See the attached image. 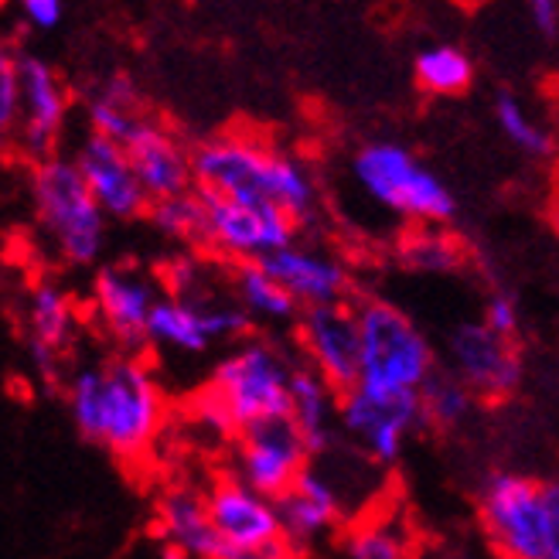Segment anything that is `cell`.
<instances>
[{
  "label": "cell",
  "instance_id": "obj_4",
  "mask_svg": "<svg viewBox=\"0 0 559 559\" xmlns=\"http://www.w3.org/2000/svg\"><path fill=\"white\" fill-rule=\"evenodd\" d=\"M478 525L495 559H546L552 552L543 481L491 467L478 481Z\"/></svg>",
  "mask_w": 559,
  "mask_h": 559
},
{
  "label": "cell",
  "instance_id": "obj_38",
  "mask_svg": "<svg viewBox=\"0 0 559 559\" xmlns=\"http://www.w3.org/2000/svg\"><path fill=\"white\" fill-rule=\"evenodd\" d=\"M549 222H552V229L559 236V185L552 188V205H549Z\"/></svg>",
  "mask_w": 559,
  "mask_h": 559
},
{
  "label": "cell",
  "instance_id": "obj_17",
  "mask_svg": "<svg viewBox=\"0 0 559 559\" xmlns=\"http://www.w3.org/2000/svg\"><path fill=\"white\" fill-rule=\"evenodd\" d=\"M79 171L90 181L96 202L103 205L106 215L114 218H133L140 212L151 209V199L144 185H140L130 154L123 151V144L109 140L103 133H93L79 151Z\"/></svg>",
  "mask_w": 559,
  "mask_h": 559
},
{
  "label": "cell",
  "instance_id": "obj_23",
  "mask_svg": "<svg viewBox=\"0 0 559 559\" xmlns=\"http://www.w3.org/2000/svg\"><path fill=\"white\" fill-rule=\"evenodd\" d=\"M334 559H413V539L393 512H361L338 528Z\"/></svg>",
  "mask_w": 559,
  "mask_h": 559
},
{
  "label": "cell",
  "instance_id": "obj_34",
  "mask_svg": "<svg viewBox=\"0 0 559 559\" xmlns=\"http://www.w3.org/2000/svg\"><path fill=\"white\" fill-rule=\"evenodd\" d=\"M21 11H24L27 24L48 32V27L62 21V0H21Z\"/></svg>",
  "mask_w": 559,
  "mask_h": 559
},
{
  "label": "cell",
  "instance_id": "obj_35",
  "mask_svg": "<svg viewBox=\"0 0 559 559\" xmlns=\"http://www.w3.org/2000/svg\"><path fill=\"white\" fill-rule=\"evenodd\" d=\"M226 559H304V549H297L290 539H276L257 549H233Z\"/></svg>",
  "mask_w": 559,
  "mask_h": 559
},
{
  "label": "cell",
  "instance_id": "obj_24",
  "mask_svg": "<svg viewBox=\"0 0 559 559\" xmlns=\"http://www.w3.org/2000/svg\"><path fill=\"white\" fill-rule=\"evenodd\" d=\"M147 334L154 345L175 348L185 355H202L215 345L209 321H205V304L202 297H160L154 304V314L147 324Z\"/></svg>",
  "mask_w": 559,
  "mask_h": 559
},
{
  "label": "cell",
  "instance_id": "obj_28",
  "mask_svg": "<svg viewBox=\"0 0 559 559\" xmlns=\"http://www.w3.org/2000/svg\"><path fill=\"white\" fill-rule=\"evenodd\" d=\"M147 215L164 236L188 239V242H209V209L202 202L199 188H188L185 194L151 202Z\"/></svg>",
  "mask_w": 559,
  "mask_h": 559
},
{
  "label": "cell",
  "instance_id": "obj_27",
  "mask_svg": "<svg viewBox=\"0 0 559 559\" xmlns=\"http://www.w3.org/2000/svg\"><path fill=\"white\" fill-rule=\"evenodd\" d=\"M413 72H416L419 90L437 93V96H461L471 86V79H474L471 59L454 45L424 48L416 55Z\"/></svg>",
  "mask_w": 559,
  "mask_h": 559
},
{
  "label": "cell",
  "instance_id": "obj_7",
  "mask_svg": "<svg viewBox=\"0 0 559 559\" xmlns=\"http://www.w3.org/2000/svg\"><path fill=\"white\" fill-rule=\"evenodd\" d=\"M290 379L294 366L284 352H276L270 342L246 338L212 369L209 382L218 389L236 427L242 430L257 419L290 413Z\"/></svg>",
  "mask_w": 559,
  "mask_h": 559
},
{
  "label": "cell",
  "instance_id": "obj_33",
  "mask_svg": "<svg viewBox=\"0 0 559 559\" xmlns=\"http://www.w3.org/2000/svg\"><path fill=\"white\" fill-rule=\"evenodd\" d=\"M485 324L506 338H519V307L512 300V294L506 290H495L485 304Z\"/></svg>",
  "mask_w": 559,
  "mask_h": 559
},
{
  "label": "cell",
  "instance_id": "obj_32",
  "mask_svg": "<svg viewBox=\"0 0 559 559\" xmlns=\"http://www.w3.org/2000/svg\"><path fill=\"white\" fill-rule=\"evenodd\" d=\"M21 117V69L17 59H0V130H11Z\"/></svg>",
  "mask_w": 559,
  "mask_h": 559
},
{
  "label": "cell",
  "instance_id": "obj_39",
  "mask_svg": "<svg viewBox=\"0 0 559 559\" xmlns=\"http://www.w3.org/2000/svg\"><path fill=\"white\" fill-rule=\"evenodd\" d=\"M447 559H474V556H471V552H461V549H457V552H451V556H447Z\"/></svg>",
  "mask_w": 559,
  "mask_h": 559
},
{
  "label": "cell",
  "instance_id": "obj_5",
  "mask_svg": "<svg viewBox=\"0 0 559 559\" xmlns=\"http://www.w3.org/2000/svg\"><path fill=\"white\" fill-rule=\"evenodd\" d=\"M35 202L51 239L59 242L62 257L75 266H86L103 249V205L90 181L82 178L79 164L41 160L35 167Z\"/></svg>",
  "mask_w": 559,
  "mask_h": 559
},
{
  "label": "cell",
  "instance_id": "obj_21",
  "mask_svg": "<svg viewBox=\"0 0 559 559\" xmlns=\"http://www.w3.org/2000/svg\"><path fill=\"white\" fill-rule=\"evenodd\" d=\"M260 266L276 276L284 284L300 307H314V304H338L348 294V273L342 263H334L328 257L307 253V249H273L260 260Z\"/></svg>",
  "mask_w": 559,
  "mask_h": 559
},
{
  "label": "cell",
  "instance_id": "obj_15",
  "mask_svg": "<svg viewBox=\"0 0 559 559\" xmlns=\"http://www.w3.org/2000/svg\"><path fill=\"white\" fill-rule=\"evenodd\" d=\"M209 515L233 549H257L284 539V525L276 515V501L249 488L236 471L218 474L205 491Z\"/></svg>",
  "mask_w": 559,
  "mask_h": 559
},
{
  "label": "cell",
  "instance_id": "obj_19",
  "mask_svg": "<svg viewBox=\"0 0 559 559\" xmlns=\"http://www.w3.org/2000/svg\"><path fill=\"white\" fill-rule=\"evenodd\" d=\"M17 69H21V133H24V147L32 154L38 164L48 160L55 140L62 133V123H66V93L59 86V79L55 72L32 59V55H24L17 59Z\"/></svg>",
  "mask_w": 559,
  "mask_h": 559
},
{
  "label": "cell",
  "instance_id": "obj_16",
  "mask_svg": "<svg viewBox=\"0 0 559 559\" xmlns=\"http://www.w3.org/2000/svg\"><path fill=\"white\" fill-rule=\"evenodd\" d=\"M93 300L99 321L114 334V342H120V348L136 355L151 342L147 324L160 297L147 276L123 266H103L93 284Z\"/></svg>",
  "mask_w": 559,
  "mask_h": 559
},
{
  "label": "cell",
  "instance_id": "obj_8",
  "mask_svg": "<svg viewBox=\"0 0 559 559\" xmlns=\"http://www.w3.org/2000/svg\"><path fill=\"white\" fill-rule=\"evenodd\" d=\"M338 427L361 457L376 467H396L416 430H427L419 393L385 396L372 389H348L338 396Z\"/></svg>",
  "mask_w": 559,
  "mask_h": 559
},
{
  "label": "cell",
  "instance_id": "obj_1",
  "mask_svg": "<svg viewBox=\"0 0 559 559\" xmlns=\"http://www.w3.org/2000/svg\"><path fill=\"white\" fill-rule=\"evenodd\" d=\"M66 406L79 437L103 447L123 467L144 464L167 424L160 385L133 352L79 369L66 385Z\"/></svg>",
  "mask_w": 559,
  "mask_h": 559
},
{
  "label": "cell",
  "instance_id": "obj_14",
  "mask_svg": "<svg viewBox=\"0 0 559 559\" xmlns=\"http://www.w3.org/2000/svg\"><path fill=\"white\" fill-rule=\"evenodd\" d=\"M154 528L167 559H226L233 552L209 515L205 491L191 485H167L157 495Z\"/></svg>",
  "mask_w": 559,
  "mask_h": 559
},
{
  "label": "cell",
  "instance_id": "obj_25",
  "mask_svg": "<svg viewBox=\"0 0 559 559\" xmlns=\"http://www.w3.org/2000/svg\"><path fill=\"white\" fill-rule=\"evenodd\" d=\"M419 403H424V424L427 430L451 433L467 424V416L474 413V389L454 372V369H433L430 379L419 389Z\"/></svg>",
  "mask_w": 559,
  "mask_h": 559
},
{
  "label": "cell",
  "instance_id": "obj_11",
  "mask_svg": "<svg viewBox=\"0 0 559 559\" xmlns=\"http://www.w3.org/2000/svg\"><path fill=\"white\" fill-rule=\"evenodd\" d=\"M451 369L474 389L481 403H506L522 389V352L515 338L491 331L485 321H467L447 342Z\"/></svg>",
  "mask_w": 559,
  "mask_h": 559
},
{
  "label": "cell",
  "instance_id": "obj_2",
  "mask_svg": "<svg viewBox=\"0 0 559 559\" xmlns=\"http://www.w3.org/2000/svg\"><path fill=\"white\" fill-rule=\"evenodd\" d=\"M194 185H212L226 191L229 199L242 205H266L276 202L287 209L297 222L311 215L314 188L304 171L280 154H270L246 140H212L191 154Z\"/></svg>",
  "mask_w": 559,
  "mask_h": 559
},
{
  "label": "cell",
  "instance_id": "obj_30",
  "mask_svg": "<svg viewBox=\"0 0 559 559\" xmlns=\"http://www.w3.org/2000/svg\"><path fill=\"white\" fill-rule=\"evenodd\" d=\"M495 117H498V127L506 130V136L512 140L519 151L533 154V157H549L552 154L549 133L539 130L533 120H528V114H525L522 103L512 93H498L495 96Z\"/></svg>",
  "mask_w": 559,
  "mask_h": 559
},
{
  "label": "cell",
  "instance_id": "obj_6",
  "mask_svg": "<svg viewBox=\"0 0 559 559\" xmlns=\"http://www.w3.org/2000/svg\"><path fill=\"white\" fill-rule=\"evenodd\" d=\"M355 178L376 202L406 218L440 226V222H451L457 215V202L447 185L400 144L361 147L355 157Z\"/></svg>",
  "mask_w": 559,
  "mask_h": 559
},
{
  "label": "cell",
  "instance_id": "obj_12",
  "mask_svg": "<svg viewBox=\"0 0 559 559\" xmlns=\"http://www.w3.org/2000/svg\"><path fill=\"white\" fill-rule=\"evenodd\" d=\"M297 334L307 361L324 376L338 396L358 385L361 376V324L352 304H314L304 307Z\"/></svg>",
  "mask_w": 559,
  "mask_h": 559
},
{
  "label": "cell",
  "instance_id": "obj_29",
  "mask_svg": "<svg viewBox=\"0 0 559 559\" xmlns=\"http://www.w3.org/2000/svg\"><path fill=\"white\" fill-rule=\"evenodd\" d=\"M400 260L419 273H457L467 263L464 246L440 229H416L400 242Z\"/></svg>",
  "mask_w": 559,
  "mask_h": 559
},
{
  "label": "cell",
  "instance_id": "obj_18",
  "mask_svg": "<svg viewBox=\"0 0 559 559\" xmlns=\"http://www.w3.org/2000/svg\"><path fill=\"white\" fill-rule=\"evenodd\" d=\"M123 151L130 154V164L144 185L147 199H171V194H185L194 171H191V157L175 144V136L151 123L147 117H140L130 136L123 140Z\"/></svg>",
  "mask_w": 559,
  "mask_h": 559
},
{
  "label": "cell",
  "instance_id": "obj_31",
  "mask_svg": "<svg viewBox=\"0 0 559 559\" xmlns=\"http://www.w3.org/2000/svg\"><path fill=\"white\" fill-rule=\"evenodd\" d=\"M90 120H93L96 133H103L109 140H117V144H123V140L130 136V130L136 127L140 114H136V106L117 103V99H109V96L99 93L90 103Z\"/></svg>",
  "mask_w": 559,
  "mask_h": 559
},
{
  "label": "cell",
  "instance_id": "obj_3",
  "mask_svg": "<svg viewBox=\"0 0 559 559\" xmlns=\"http://www.w3.org/2000/svg\"><path fill=\"white\" fill-rule=\"evenodd\" d=\"M361 324V376L358 385L372 393L400 396L419 393L430 372L437 369V355L400 307L385 300L355 304Z\"/></svg>",
  "mask_w": 559,
  "mask_h": 559
},
{
  "label": "cell",
  "instance_id": "obj_9",
  "mask_svg": "<svg viewBox=\"0 0 559 559\" xmlns=\"http://www.w3.org/2000/svg\"><path fill=\"white\" fill-rule=\"evenodd\" d=\"M233 443H236L233 471L249 488L263 491L266 498L284 495L307 471V464H311V451H307L290 413L257 419V424L242 427Z\"/></svg>",
  "mask_w": 559,
  "mask_h": 559
},
{
  "label": "cell",
  "instance_id": "obj_37",
  "mask_svg": "<svg viewBox=\"0 0 559 559\" xmlns=\"http://www.w3.org/2000/svg\"><path fill=\"white\" fill-rule=\"evenodd\" d=\"M543 495H546V515H549L552 552H559V478L543 481Z\"/></svg>",
  "mask_w": 559,
  "mask_h": 559
},
{
  "label": "cell",
  "instance_id": "obj_22",
  "mask_svg": "<svg viewBox=\"0 0 559 559\" xmlns=\"http://www.w3.org/2000/svg\"><path fill=\"white\" fill-rule=\"evenodd\" d=\"M290 416L311 451V461L338 447V393L324 382L314 366H294L290 379Z\"/></svg>",
  "mask_w": 559,
  "mask_h": 559
},
{
  "label": "cell",
  "instance_id": "obj_40",
  "mask_svg": "<svg viewBox=\"0 0 559 559\" xmlns=\"http://www.w3.org/2000/svg\"><path fill=\"white\" fill-rule=\"evenodd\" d=\"M546 559H559V552H549V556H546Z\"/></svg>",
  "mask_w": 559,
  "mask_h": 559
},
{
  "label": "cell",
  "instance_id": "obj_36",
  "mask_svg": "<svg viewBox=\"0 0 559 559\" xmlns=\"http://www.w3.org/2000/svg\"><path fill=\"white\" fill-rule=\"evenodd\" d=\"M525 8H528L533 24L546 38H552L559 32V4H556V0H525Z\"/></svg>",
  "mask_w": 559,
  "mask_h": 559
},
{
  "label": "cell",
  "instance_id": "obj_10",
  "mask_svg": "<svg viewBox=\"0 0 559 559\" xmlns=\"http://www.w3.org/2000/svg\"><path fill=\"white\" fill-rule=\"evenodd\" d=\"M209 209V242L218 246L222 253L239 260H263L273 249H284L294 239L297 218L280 209L276 202H266L260 209L242 205L229 199L226 191L212 185H194Z\"/></svg>",
  "mask_w": 559,
  "mask_h": 559
},
{
  "label": "cell",
  "instance_id": "obj_13",
  "mask_svg": "<svg viewBox=\"0 0 559 559\" xmlns=\"http://www.w3.org/2000/svg\"><path fill=\"white\" fill-rule=\"evenodd\" d=\"M273 501L280 525H284V539H290L304 552L318 546L324 536H338V528L348 522L345 495L318 461L307 464L300 478Z\"/></svg>",
  "mask_w": 559,
  "mask_h": 559
},
{
  "label": "cell",
  "instance_id": "obj_20",
  "mask_svg": "<svg viewBox=\"0 0 559 559\" xmlns=\"http://www.w3.org/2000/svg\"><path fill=\"white\" fill-rule=\"evenodd\" d=\"M75 331V311L72 300L55 287V284H38L27 300V348H32L38 376L55 385L62 369V355L72 345Z\"/></svg>",
  "mask_w": 559,
  "mask_h": 559
},
{
  "label": "cell",
  "instance_id": "obj_26",
  "mask_svg": "<svg viewBox=\"0 0 559 559\" xmlns=\"http://www.w3.org/2000/svg\"><path fill=\"white\" fill-rule=\"evenodd\" d=\"M236 290H239V304L246 307V311L253 318H263V321H290L304 311V307L297 304V297L280 284L276 276H270L260 266V260L239 263Z\"/></svg>",
  "mask_w": 559,
  "mask_h": 559
}]
</instances>
